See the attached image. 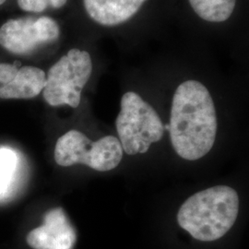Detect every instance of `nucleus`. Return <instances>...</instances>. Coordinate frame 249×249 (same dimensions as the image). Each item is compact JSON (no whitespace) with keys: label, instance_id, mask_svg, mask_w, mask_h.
<instances>
[{"label":"nucleus","instance_id":"f257e3e1","mask_svg":"<svg viewBox=\"0 0 249 249\" xmlns=\"http://www.w3.org/2000/svg\"><path fill=\"white\" fill-rule=\"evenodd\" d=\"M169 125L171 142L181 158L198 160L213 149L217 116L213 97L202 83L187 80L178 86Z\"/></svg>","mask_w":249,"mask_h":249},{"label":"nucleus","instance_id":"f03ea898","mask_svg":"<svg viewBox=\"0 0 249 249\" xmlns=\"http://www.w3.org/2000/svg\"><path fill=\"white\" fill-rule=\"evenodd\" d=\"M239 213V196L228 186H215L188 197L180 207L178 224L198 241L212 242L224 236Z\"/></svg>","mask_w":249,"mask_h":249},{"label":"nucleus","instance_id":"7ed1b4c3","mask_svg":"<svg viewBox=\"0 0 249 249\" xmlns=\"http://www.w3.org/2000/svg\"><path fill=\"white\" fill-rule=\"evenodd\" d=\"M116 117V131L123 151L128 155L146 153L160 142L163 124L154 108L134 91L125 92Z\"/></svg>","mask_w":249,"mask_h":249},{"label":"nucleus","instance_id":"20e7f679","mask_svg":"<svg viewBox=\"0 0 249 249\" xmlns=\"http://www.w3.org/2000/svg\"><path fill=\"white\" fill-rule=\"evenodd\" d=\"M122 157L123 149L116 137L106 136L91 142L78 130L64 134L54 148V160L64 167L84 164L95 171L107 172L115 169Z\"/></svg>","mask_w":249,"mask_h":249},{"label":"nucleus","instance_id":"39448f33","mask_svg":"<svg viewBox=\"0 0 249 249\" xmlns=\"http://www.w3.org/2000/svg\"><path fill=\"white\" fill-rule=\"evenodd\" d=\"M91 72L89 53L77 48L70 50L48 71L43 89L45 102L51 107L66 105L77 108Z\"/></svg>","mask_w":249,"mask_h":249},{"label":"nucleus","instance_id":"423d86ee","mask_svg":"<svg viewBox=\"0 0 249 249\" xmlns=\"http://www.w3.org/2000/svg\"><path fill=\"white\" fill-rule=\"evenodd\" d=\"M60 36L57 22L48 16L11 18L0 27V45L14 54H29Z\"/></svg>","mask_w":249,"mask_h":249},{"label":"nucleus","instance_id":"0eeeda50","mask_svg":"<svg viewBox=\"0 0 249 249\" xmlns=\"http://www.w3.org/2000/svg\"><path fill=\"white\" fill-rule=\"evenodd\" d=\"M46 75L39 68L0 63V99H32L45 88Z\"/></svg>","mask_w":249,"mask_h":249},{"label":"nucleus","instance_id":"6e6552de","mask_svg":"<svg viewBox=\"0 0 249 249\" xmlns=\"http://www.w3.org/2000/svg\"><path fill=\"white\" fill-rule=\"evenodd\" d=\"M77 240L75 229L61 208L48 211L44 224L27 235V244L34 249H72Z\"/></svg>","mask_w":249,"mask_h":249},{"label":"nucleus","instance_id":"1a4fd4ad","mask_svg":"<svg viewBox=\"0 0 249 249\" xmlns=\"http://www.w3.org/2000/svg\"><path fill=\"white\" fill-rule=\"evenodd\" d=\"M146 0H83L88 15L101 25L115 26L132 18Z\"/></svg>","mask_w":249,"mask_h":249},{"label":"nucleus","instance_id":"9d476101","mask_svg":"<svg viewBox=\"0 0 249 249\" xmlns=\"http://www.w3.org/2000/svg\"><path fill=\"white\" fill-rule=\"evenodd\" d=\"M194 11L210 22H222L231 17L236 0H189Z\"/></svg>","mask_w":249,"mask_h":249},{"label":"nucleus","instance_id":"9b49d317","mask_svg":"<svg viewBox=\"0 0 249 249\" xmlns=\"http://www.w3.org/2000/svg\"><path fill=\"white\" fill-rule=\"evenodd\" d=\"M17 166L15 152L8 149H0V197L4 196L13 180Z\"/></svg>","mask_w":249,"mask_h":249},{"label":"nucleus","instance_id":"f8f14e48","mask_svg":"<svg viewBox=\"0 0 249 249\" xmlns=\"http://www.w3.org/2000/svg\"><path fill=\"white\" fill-rule=\"evenodd\" d=\"M18 7L26 12L41 13L49 6V0H18Z\"/></svg>","mask_w":249,"mask_h":249},{"label":"nucleus","instance_id":"ddd939ff","mask_svg":"<svg viewBox=\"0 0 249 249\" xmlns=\"http://www.w3.org/2000/svg\"><path fill=\"white\" fill-rule=\"evenodd\" d=\"M68 0H49V6L53 9H60L66 5Z\"/></svg>","mask_w":249,"mask_h":249},{"label":"nucleus","instance_id":"4468645a","mask_svg":"<svg viewBox=\"0 0 249 249\" xmlns=\"http://www.w3.org/2000/svg\"><path fill=\"white\" fill-rule=\"evenodd\" d=\"M5 2H6V0H0V6L3 5Z\"/></svg>","mask_w":249,"mask_h":249}]
</instances>
